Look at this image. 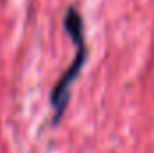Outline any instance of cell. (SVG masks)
<instances>
[{
	"instance_id": "6da1fadb",
	"label": "cell",
	"mask_w": 154,
	"mask_h": 153,
	"mask_svg": "<svg viewBox=\"0 0 154 153\" xmlns=\"http://www.w3.org/2000/svg\"><path fill=\"white\" fill-rule=\"evenodd\" d=\"M63 29L66 31V34L74 41L75 54H74V60L68 65V69L59 76L57 83L50 90V108H52L50 122H52V126H56L66 112V106L70 101V88L77 81V77H79L86 60H88V47H86V40H84L82 16L75 9V5H70L66 9V15L63 18Z\"/></svg>"
}]
</instances>
